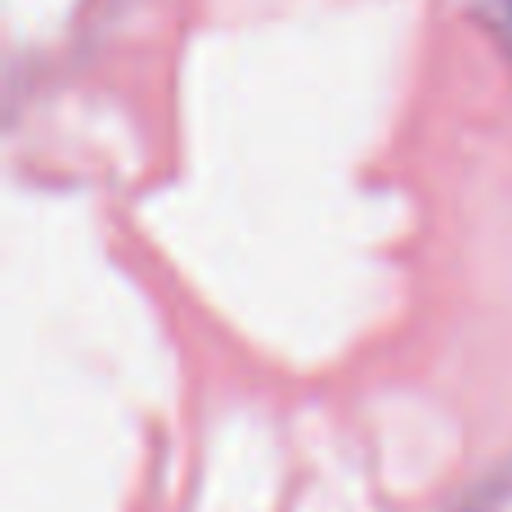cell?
Segmentation results:
<instances>
[{
    "label": "cell",
    "instance_id": "1",
    "mask_svg": "<svg viewBox=\"0 0 512 512\" xmlns=\"http://www.w3.org/2000/svg\"><path fill=\"white\" fill-rule=\"evenodd\" d=\"M490 5L499 9V18H504V23H508V32H512V0H490Z\"/></svg>",
    "mask_w": 512,
    "mask_h": 512
}]
</instances>
